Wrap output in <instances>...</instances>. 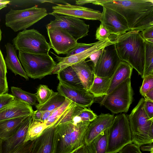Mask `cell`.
I'll list each match as a JSON object with an SVG mask.
<instances>
[{"mask_svg": "<svg viewBox=\"0 0 153 153\" xmlns=\"http://www.w3.org/2000/svg\"><path fill=\"white\" fill-rule=\"evenodd\" d=\"M77 74L83 89L89 91L93 82L95 74L85 61L71 66Z\"/></svg>", "mask_w": 153, "mask_h": 153, "instance_id": "23", "label": "cell"}, {"mask_svg": "<svg viewBox=\"0 0 153 153\" xmlns=\"http://www.w3.org/2000/svg\"><path fill=\"white\" fill-rule=\"evenodd\" d=\"M145 100L141 98L128 116L132 143L140 147L153 143L149 137L153 125V119L149 117L144 109Z\"/></svg>", "mask_w": 153, "mask_h": 153, "instance_id": "4", "label": "cell"}, {"mask_svg": "<svg viewBox=\"0 0 153 153\" xmlns=\"http://www.w3.org/2000/svg\"><path fill=\"white\" fill-rule=\"evenodd\" d=\"M58 92L77 105L83 108H89L94 101V97L89 91L83 88L73 87L59 81Z\"/></svg>", "mask_w": 153, "mask_h": 153, "instance_id": "15", "label": "cell"}, {"mask_svg": "<svg viewBox=\"0 0 153 153\" xmlns=\"http://www.w3.org/2000/svg\"><path fill=\"white\" fill-rule=\"evenodd\" d=\"M150 153H153V151L150 152Z\"/></svg>", "mask_w": 153, "mask_h": 153, "instance_id": "55", "label": "cell"}, {"mask_svg": "<svg viewBox=\"0 0 153 153\" xmlns=\"http://www.w3.org/2000/svg\"><path fill=\"white\" fill-rule=\"evenodd\" d=\"M6 56L5 61L7 68L10 70L15 75H19L26 80L29 79L18 57L16 49L13 45L8 42L5 45Z\"/></svg>", "mask_w": 153, "mask_h": 153, "instance_id": "21", "label": "cell"}, {"mask_svg": "<svg viewBox=\"0 0 153 153\" xmlns=\"http://www.w3.org/2000/svg\"><path fill=\"white\" fill-rule=\"evenodd\" d=\"M51 48L58 54H66L77 42L65 30L59 28H46Z\"/></svg>", "mask_w": 153, "mask_h": 153, "instance_id": "13", "label": "cell"}, {"mask_svg": "<svg viewBox=\"0 0 153 153\" xmlns=\"http://www.w3.org/2000/svg\"><path fill=\"white\" fill-rule=\"evenodd\" d=\"M32 121V115L27 117L23 121L14 134L2 142V153H8L25 142Z\"/></svg>", "mask_w": 153, "mask_h": 153, "instance_id": "19", "label": "cell"}, {"mask_svg": "<svg viewBox=\"0 0 153 153\" xmlns=\"http://www.w3.org/2000/svg\"><path fill=\"white\" fill-rule=\"evenodd\" d=\"M133 69L128 63L121 61L111 77L107 95L126 79L131 78Z\"/></svg>", "mask_w": 153, "mask_h": 153, "instance_id": "22", "label": "cell"}, {"mask_svg": "<svg viewBox=\"0 0 153 153\" xmlns=\"http://www.w3.org/2000/svg\"><path fill=\"white\" fill-rule=\"evenodd\" d=\"M53 111H45L44 112H42V114L40 121L44 123L47 118L51 115Z\"/></svg>", "mask_w": 153, "mask_h": 153, "instance_id": "51", "label": "cell"}, {"mask_svg": "<svg viewBox=\"0 0 153 153\" xmlns=\"http://www.w3.org/2000/svg\"><path fill=\"white\" fill-rule=\"evenodd\" d=\"M10 2V1L4 0H0V10L7 6V4Z\"/></svg>", "mask_w": 153, "mask_h": 153, "instance_id": "52", "label": "cell"}, {"mask_svg": "<svg viewBox=\"0 0 153 153\" xmlns=\"http://www.w3.org/2000/svg\"><path fill=\"white\" fill-rule=\"evenodd\" d=\"M48 14L53 16L55 19L51 21L46 25V28H61L67 32L77 41L88 35L89 25L80 19L52 13Z\"/></svg>", "mask_w": 153, "mask_h": 153, "instance_id": "10", "label": "cell"}, {"mask_svg": "<svg viewBox=\"0 0 153 153\" xmlns=\"http://www.w3.org/2000/svg\"><path fill=\"white\" fill-rule=\"evenodd\" d=\"M117 36L111 35L108 39L96 42V43L89 49L81 53L65 57H61L52 52L56 56L58 63L53 69L52 74H58L62 70L73 65L85 60L89 56L96 51L108 45L116 43Z\"/></svg>", "mask_w": 153, "mask_h": 153, "instance_id": "11", "label": "cell"}, {"mask_svg": "<svg viewBox=\"0 0 153 153\" xmlns=\"http://www.w3.org/2000/svg\"><path fill=\"white\" fill-rule=\"evenodd\" d=\"M122 61L116 51L115 44L104 48L96 66L92 69L97 76L111 78Z\"/></svg>", "mask_w": 153, "mask_h": 153, "instance_id": "12", "label": "cell"}, {"mask_svg": "<svg viewBox=\"0 0 153 153\" xmlns=\"http://www.w3.org/2000/svg\"><path fill=\"white\" fill-rule=\"evenodd\" d=\"M2 141L0 140V153H2Z\"/></svg>", "mask_w": 153, "mask_h": 153, "instance_id": "53", "label": "cell"}, {"mask_svg": "<svg viewBox=\"0 0 153 153\" xmlns=\"http://www.w3.org/2000/svg\"><path fill=\"white\" fill-rule=\"evenodd\" d=\"M51 89L44 85H40L37 88L36 96L39 104L45 102L49 98L51 93Z\"/></svg>", "mask_w": 153, "mask_h": 153, "instance_id": "34", "label": "cell"}, {"mask_svg": "<svg viewBox=\"0 0 153 153\" xmlns=\"http://www.w3.org/2000/svg\"><path fill=\"white\" fill-rule=\"evenodd\" d=\"M7 73V67L5 59L0 49V78L6 79Z\"/></svg>", "mask_w": 153, "mask_h": 153, "instance_id": "42", "label": "cell"}, {"mask_svg": "<svg viewBox=\"0 0 153 153\" xmlns=\"http://www.w3.org/2000/svg\"><path fill=\"white\" fill-rule=\"evenodd\" d=\"M128 144L123 147L118 152L119 153H142L140 147L135 143Z\"/></svg>", "mask_w": 153, "mask_h": 153, "instance_id": "40", "label": "cell"}, {"mask_svg": "<svg viewBox=\"0 0 153 153\" xmlns=\"http://www.w3.org/2000/svg\"><path fill=\"white\" fill-rule=\"evenodd\" d=\"M59 81L69 86L79 88H83L79 77L71 66L60 71L57 74Z\"/></svg>", "mask_w": 153, "mask_h": 153, "instance_id": "27", "label": "cell"}, {"mask_svg": "<svg viewBox=\"0 0 153 153\" xmlns=\"http://www.w3.org/2000/svg\"><path fill=\"white\" fill-rule=\"evenodd\" d=\"M108 128L101 133L87 145L88 153H107Z\"/></svg>", "mask_w": 153, "mask_h": 153, "instance_id": "25", "label": "cell"}, {"mask_svg": "<svg viewBox=\"0 0 153 153\" xmlns=\"http://www.w3.org/2000/svg\"><path fill=\"white\" fill-rule=\"evenodd\" d=\"M144 107L149 117L153 119V102L145 100Z\"/></svg>", "mask_w": 153, "mask_h": 153, "instance_id": "45", "label": "cell"}, {"mask_svg": "<svg viewBox=\"0 0 153 153\" xmlns=\"http://www.w3.org/2000/svg\"><path fill=\"white\" fill-rule=\"evenodd\" d=\"M8 91L7 79L0 78V95L7 93Z\"/></svg>", "mask_w": 153, "mask_h": 153, "instance_id": "46", "label": "cell"}, {"mask_svg": "<svg viewBox=\"0 0 153 153\" xmlns=\"http://www.w3.org/2000/svg\"><path fill=\"white\" fill-rule=\"evenodd\" d=\"M90 123L70 122L54 127L53 153H70L84 144L86 132Z\"/></svg>", "mask_w": 153, "mask_h": 153, "instance_id": "3", "label": "cell"}, {"mask_svg": "<svg viewBox=\"0 0 153 153\" xmlns=\"http://www.w3.org/2000/svg\"><path fill=\"white\" fill-rule=\"evenodd\" d=\"M48 15L45 8L36 5L21 10L11 9L5 16V25L14 32L30 27Z\"/></svg>", "mask_w": 153, "mask_h": 153, "instance_id": "8", "label": "cell"}, {"mask_svg": "<svg viewBox=\"0 0 153 153\" xmlns=\"http://www.w3.org/2000/svg\"><path fill=\"white\" fill-rule=\"evenodd\" d=\"M111 78L102 77L95 75L93 83L89 91L94 98L102 97L107 95Z\"/></svg>", "mask_w": 153, "mask_h": 153, "instance_id": "28", "label": "cell"}, {"mask_svg": "<svg viewBox=\"0 0 153 153\" xmlns=\"http://www.w3.org/2000/svg\"><path fill=\"white\" fill-rule=\"evenodd\" d=\"M142 36L144 39L153 43V26L142 31Z\"/></svg>", "mask_w": 153, "mask_h": 153, "instance_id": "43", "label": "cell"}, {"mask_svg": "<svg viewBox=\"0 0 153 153\" xmlns=\"http://www.w3.org/2000/svg\"><path fill=\"white\" fill-rule=\"evenodd\" d=\"M133 91L131 78L116 87L111 93L98 98V102L113 114L127 112L133 100Z\"/></svg>", "mask_w": 153, "mask_h": 153, "instance_id": "6", "label": "cell"}, {"mask_svg": "<svg viewBox=\"0 0 153 153\" xmlns=\"http://www.w3.org/2000/svg\"><path fill=\"white\" fill-rule=\"evenodd\" d=\"M65 100L64 96L51 89V94L48 100L42 104H36L35 106L37 109L42 112L52 111L62 105Z\"/></svg>", "mask_w": 153, "mask_h": 153, "instance_id": "26", "label": "cell"}, {"mask_svg": "<svg viewBox=\"0 0 153 153\" xmlns=\"http://www.w3.org/2000/svg\"><path fill=\"white\" fill-rule=\"evenodd\" d=\"M27 117L0 121V140L3 141L10 137Z\"/></svg>", "mask_w": 153, "mask_h": 153, "instance_id": "24", "label": "cell"}, {"mask_svg": "<svg viewBox=\"0 0 153 153\" xmlns=\"http://www.w3.org/2000/svg\"><path fill=\"white\" fill-rule=\"evenodd\" d=\"M118 13L126 19L130 31H142L153 26V0H90Z\"/></svg>", "mask_w": 153, "mask_h": 153, "instance_id": "1", "label": "cell"}, {"mask_svg": "<svg viewBox=\"0 0 153 153\" xmlns=\"http://www.w3.org/2000/svg\"><path fill=\"white\" fill-rule=\"evenodd\" d=\"M114 115L110 114H101L88 126L85 137V144L87 145L101 133L110 127Z\"/></svg>", "mask_w": 153, "mask_h": 153, "instance_id": "18", "label": "cell"}, {"mask_svg": "<svg viewBox=\"0 0 153 153\" xmlns=\"http://www.w3.org/2000/svg\"><path fill=\"white\" fill-rule=\"evenodd\" d=\"M1 31L0 28V42L1 39Z\"/></svg>", "mask_w": 153, "mask_h": 153, "instance_id": "54", "label": "cell"}, {"mask_svg": "<svg viewBox=\"0 0 153 153\" xmlns=\"http://www.w3.org/2000/svg\"><path fill=\"white\" fill-rule=\"evenodd\" d=\"M42 114V112L41 111L37 109L35 111H33L32 115V120L40 121Z\"/></svg>", "mask_w": 153, "mask_h": 153, "instance_id": "47", "label": "cell"}, {"mask_svg": "<svg viewBox=\"0 0 153 153\" xmlns=\"http://www.w3.org/2000/svg\"><path fill=\"white\" fill-rule=\"evenodd\" d=\"M100 21L111 35L119 36L130 31L125 18L118 13L108 8L103 7Z\"/></svg>", "mask_w": 153, "mask_h": 153, "instance_id": "16", "label": "cell"}, {"mask_svg": "<svg viewBox=\"0 0 153 153\" xmlns=\"http://www.w3.org/2000/svg\"><path fill=\"white\" fill-rule=\"evenodd\" d=\"M111 35L108 30L101 23L96 31V39L98 41L103 40L108 38Z\"/></svg>", "mask_w": 153, "mask_h": 153, "instance_id": "39", "label": "cell"}, {"mask_svg": "<svg viewBox=\"0 0 153 153\" xmlns=\"http://www.w3.org/2000/svg\"><path fill=\"white\" fill-rule=\"evenodd\" d=\"M140 147V149L143 151H153V143L146 144V145H143Z\"/></svg>", "mask_w": 153, "mask_h": 153, "instance_id": "50", "label": "cell"}, {"mask_svg": "<svg viewBox=\"0 0 153 153\" xmlns=\"http://www.w3.org/2000/svg\"><path fill=\"white\" fill-rule=\"evenodd\" d=\"M11 95L15 98L21 100L31 106L36 105L37 101L36 94L25 91L21 88L11 87Z\"/></svg>", "mask_w": 153, "mask_h": 153, "instance_id": "30", "label": "cell"}, {"mask_svg": "<svg viewBox=\"0 0 153 153\" xmlns=\"http://www.w3.org/2000/svg\"><path fill=\"white\" fill-rule=\"evenodd\" d=\"M55 128L45 129L34 140L30 153H53V138Z\"/></svg>", "mask_w": 153, "mask_h": 153, "instance_id": "20", "label": "cell"}, {"mask_svg": "<svg viewBox=\"0 0 153 153\" xmlns=\"http://www.w3.org/2000/svg\"><path fill=\"white\" fill-rule=\"evenodd\" d=\"M53 6L52 13L71 16L86 20L100 21L102 13L89 8L78 5H74L68 3L65 4H56Z\"/></svg>", "mask_w": 153, "mask_h": 153, "instance_id": "14", "label": "cell"}, {"mask_svg": "<svg viewBox=\"0 0 153 153\" xmlns=\"http://www.w3.org/2000/svg\"><path fill=\"white\" fill-rule=\"evenodd\" d=\"M96 43V42L92 43L86 44L78 42L76 45L66 54V56L82 52L92 47Z\"/></svg>", "mask_w": 153, "mask_h": 153, "instance_id": "38", "label": "cell"}, {"mask_svg": "<svg viewBox=\"0 0 153 153\" xmlns=\"http://www.w3.org/2000/svg\"><path fill=\"white\" fill-rule=\"evenodd\" d=\"M145 55L144 72L142 78L153 74V43L145 40Z\"/></svg>", "mask_w": 153, "mask_h": 153, "instance_id": "29", "label": "cell"}, {"mask_svg": "<svg viewBox=\"0 0 153 153\" xmlns=\"http://www.w3.org/2000/svg\"><path fill=\"white\" fill-rule=\"evenodd\" d=\"M103 48L96 51L89 56L88 58L93 63V68L96 65L102 53Z\"/></svg>", "mask_w": 153, "mask_h": 153, "instance_id": "44", "label": "cell"}, {"mask_svg": "<svg viewBox=\"0 0 153 153\" xmlns=\"http://www.w3.org/2000/svg\"><path fill=\"white\" fill-rule=\"evenodd\" d=\"M33 111L31 105L15 97L11 103L0 110V121L27 117Z\"/></svg>", "mask_w": 153, "mask_h": 153, "instance_id": "17", "label": "cell"}, {"mask_svg": "<svg viewBox=\"0 0 153 153\" xmlns=\"http://www.w3.org/2000/svg\"><path fill=\"white\" fill-rule=\"evenodd\" d=\"M73 102L66 98L64 103L59 107L55 109L45 121L47 128L53 126L61 117L65 112L69 108Z\"/></svg>", "mask_w": 153, "mask_h": 153, "instance_id": "31", "label": "cell"}, {"mask_svg": "<svg viewBox=\"0 0 153 153\" xmlns=\"http://www.w3.org/2000/svg\"><path fill=\"white\" fill-rule=\"evenodd\" d=\"M132 143L128 116L124 113L114 116L108 128L107 153H117Z\"/></svg>", "mask_w": 153, "mask_h": 153, "instance_id": "7", "label": "cell"}, {"mask_svg": "<svg viewBox=\"0 0 153 153\" xmlns=\"http://www.w3.org/2000/svg\"><path fill=\"white\" fill-rule=\"evenodd\" d=\"M81 108L72 102L69 108L53 126L55 127L58 125L71 122L78 111Z\"/></svg>", "mask_w": 153, "mask_h": 153, "instance_id": "33", "label": "cell"}, {"mask_svg": "<svg viewBox=\"0 0 153 153\" xmlns=\"http://www.w3.org/2000/svg\"><path fill=\"white\" fill-rule=\"evenodd\" d=\"M15 97L7 93L0 95V110L11 103Z\"/></svg>", "mask_w": 153, "mask_h": 153, "instance_id": "41", "label": "cell"}, {"mask_svg": "<svg viewBox=\"0 0 153 153\" xmlns=\"http://www.w3.org/2000/svg\"><path fill=\"white\" fill-rule=\"evenodd\" d=\"M70 153H88L87 145L84 144Z\"/></svg>", "mask_w": 153, "mask_h": 153, "instance_id": "48", "label": "cell"}, {"mask_svg": "<svg viewBox=\"0 0 153 153\" xmlns=\"http://www.w3.org/2000/svg\"><path fill=\"white\" fill-rule=\"evenodd\" d=\"M18 58L28 77L41 79L52 74L57 64L49 54H37L19 51Z\"/></svg>", "mask_w": 153, "mask_h": 153, "instance_id": "5", "label": "cell"}, {"mask_svg": "<svg viewBox=\"0 0 153 153\" xmlns=\"http://www.w3.org/2000/svg\"><path fill=\"white\" fill-rule=\"evenodd\" d=\"M46 128L47 127L45 123L32 120L24 143L35 140L40 135Z\"/></svg>", "mask_w": 153, "mask_h": 153, "instance_id": "32", "label": "cell"}, {"mask_svg": "<svg viewBox=\"0 0 153 153\" xmlns=\"http://www.w3.org/2000/svg\"><path fill=\"white\" fill-rule=\"evenodd\" d=\"M117 41L115 47L121 60L128 63L142 77L144 66L145 43L140 31H129L117 36Z\"/></svg>", "mask_w": 153, "mask_h": 153, "instance_id": "2", "label": "cell"}, {"mask_svg": "<svg viewBox=\"0 0 153 153\" xmlns=\"http://www.w3.org/2000/svg\"><path fill=\"white\" fill-rule=\"evenodd\" d=\"M75 115L78 116L81 122H91L95 120L97 116L92 110L87 108L81 107Z\"/></svg>", "mask_w": 153, "mask_h": 153, "instance_id": "35", "label": "cell"}, {"mask_svg": "<svg viewBox=\"0 0 153 153\" xmlns=\"http://www.w3.org/2000/svg\"><path fill=\"white\" fill-rule=\"evenodd\" d=\"M34 140H29L14 148L8 153H30Z\"/></svg>", "mask_w": 153, "mask_h": 153, "instance_id": "37", "label": "cell"}, {"mask_svg": "<svg viewBox=\"0 0 153 153\" xmlns=\"http://www.w3.org/2000/svg\"><path fill=\"white\" fill-rule=\"evenodd\" d=\"M143 97L145 100L153 102V89L146 92Z\"/></svg>", "mask_w": 153, "mask_h": 153, "instance_id": "49", "label": "cell"}, {"mask_svg": "<svg viewBox=\"0 0 153 153\" xmlns=\"http://www.w3.org/2000/svg\"><path fill=\"white\" fill-rule=\"evenodd\" d=\"M13 42L16 50L27 53L48 54L51 48L45 36L34 29L20 32Z\"/></svg>", "mask_w": 153, "mask_h": 153, "instance_id": "9", "label": "cell"}, {"mask_svg": "<svg viewBox=\"0 0 153 153\" xmlns=\"http://www.w3.org/2000/svg\"><path fill=\"white\" fill-rule=\"evenodd\" d=\"M153 89V74L148 75L143 78L140 92L143 96L148 91Z\"/></svg>", "mask_w": 153, "mask_h": 153, "instance_id": "36", "label": "cell"}]
</instances>
